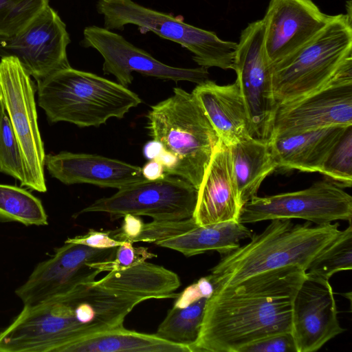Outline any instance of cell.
Here are the masks:
<instances>
[{"mask_svg": "<svg viewBox=\"0 0 352 352\" xmlns=\"http://www.w3.org/2000/svg\"><path fill=\"white\" fill-rule=\"evenodd\" d=\"M305 276L304 270L288 266L215 288L191 352H239L265 338L291 332L293 300Z\"/></svg>", "mask_w": 352, "mask_h": 352, "instance_id": "6da1fadb", "label": "cell"}, {"mask_svg": "<svg viewBox=\"0 0 352 352\" xmlns=\"http://www.w3.org/2000/svg\"><path fill=\"white\" fill-rule=\"evenodd\" d=\"M339 223L312 226L290 219L271 220L247 244L223 254L210 270L214 289L236 284L250 276L288 266L307 271L312 261L340 233Z\"/></svg>", "mask_w": 352, "mask_h": 352, "instance_id": "7a4b0ae2", "label": "cell"}, {"mask_svg": "<svg viewBox=\"0 0 352 352\" xmlns=\"http://www.w3.org/2000/svg\"><path fill=\"white\" fill-rule=\"evenodd\" d=\"M38 102L50 123L67 122L98 127L112 118H123L142 102L118 82L72 67L37 82Z\"/></svg>", "mask_w": 352, "mask_h": 352, "instance_id": "3957f363", "label": "cell"}, {"mask_svg": "<svg viewBox=\"0 0 352 352\" xmlns=\"http://www.w3.org/2000/svg\"><path fill=\"white\" fill-rule=\"evenodd\" d=\"M146 118L150 136L172 161L168 175L198 190L219 138L196 98L175 87L170 97L151 107Z\"/></svg>", "mask_w": 352, "mask_h": 352, "instance_id": "277c9868", "label": "cell"}, {"mask_svg": "<svg viewBox=\"0 0 352 352\" xmlns=\"http://www.w3.org/2000/svg\"><path fill=\"white\" fill-rule=\"evenodd\" d=\"M278 105L307 96L352 74V16L333 15L312 40L292 55L270 65Z\"/></svg>", "mask_w": 352, "mask_h": 352, "instance_id": "5b68a950", "label": "cell"}, {"mask_svg": "<svg viewBox=\"0 0 352 352\" xmlns=\"http://www.w3.org/2000/svg\"><path fill=\"white\" fill-rule=\"evenodd\" d=\"M96 10L104 17V28L122 30L138 26L142 32H151L181 45L192 52L200 67L232 69L237 43L223 41L212 32L188 24L182 17L144 7L133 0H98Z\"/></svg>", "mask_w": 352, "mask_h": 352, "instance_id": "8992f818", "label": "cell"}, {"mask_svg": "<svg viewBox=\"0 0 352 352\" xmlns=\"http://www.w3.org/2000/svg\"><path fill=\"white\" fill-rule=\"evenodd\" d=\"M35 87L31 76L13 56L0 60V103L3 106L16 139L23 167L21 186L39 192L47 190L45 151L41 137Z\"/></svg>", "mask_w": 352, "mask_h": 352, "instance_id": "52a82bcc", "label": "cell"}, {"mask_svg": "<svg viewBox=\"0 0 352 352\" xmlns=\"http://www.w3.org/2000/svg\"><path fill=\"white\" fill-rule=\"evenodd\" d=\"M197 189L186 180L166 175L156 180H144L108 197L96 200L74 217L87 212H104L111 219L126 214L148 216L153 221L182 220L192 217Z\"/></svg>", "mask_w": 352, "mask_h": 352, "instance_id": "ba28073f", "label": "cell"}, {"mask_svg": "<svg viewBox=\"0 0 352 352\" xmlns=\"http://www.w3.org/2000/svg\"><path fill=\"white\" fill-rule=\"evenodd\" d=\"M249 116L250 138L269 143L273 135L278 104L275 100L270 65L264 41L262 19L242 30L234 52L232 69Z\"/></svg>", "mask_w": 352, "mask_h": 352, "instance_id": "9c48e42d", "label": "cell"}, {"mask_svg": "<svg viewBox=\"0 0 352 352\" xmlns=\"http://www.w3.org/2000/svg\"><path fill=\"white\" fill-rule=\"evenodd\" d=\"M352 197L333 182L322 180L295 192L256 196L241 208L243 224L276 219H302L316 225L351 222Z\"/></svg>", "mask_w": 352, "mask_h": 352, "instance_id": "30bf717a", "label": "cell"}, {"mask_svg": "<svg viewBox=\"0 0 352 352\" xmlns=\"http://www.w3.org/2000/svg\"><path fill=\"white\" fill-rule=\"evenodd\" d=\"M117 247L100 249L65 242L49 258L37 264L15 294L23 306H32L92 283L100 273L89 264L113 259Z\"/></svg>", "mask_w": 352, "mask_h": 352, "instance_id": "8fae6325", "label": "cell"}, {"mask_svg": "<svg viewBox=\"0 0 352 352\" xmlns=\"http://www.w3.org/2000/svg\"><path fill=\"white\" fill-rule=\"evenodd\" d=\"M69 43L66 25L49 5L19 32L0 38V56L16 58L38 82L71 67L67 55Z\"/></svg>", "mask_w": 352, "mask_h": 352, "instance_id": "7c38bea8", "label": "cell"}, {"mask_svg": "<svg viewBox=\"0 0 352 352\" xmlns=\"http://www.w3.org/2000/svg\"><path fill=\"white\" fill-rule=\"evenodd\" d=\"M81 45L96 50L104 59V74L113 75L119 84L126 87L133 80V72L175 82L199 84L208 79L206 67L182 68L166 65L120 34L104 28L86 27Z\"/></svg>", "mask_w": 352, "mask_h": 352, "instance_id": "4fadbf2b", "label": "cell"}, {"mask_svg": "<svg viewBox=\"0 0 352 352\" xmlns=\"http://www.w3.org/2000/svg\"><path fill=\"white\" fill-rule=\"evenodd\" d=\"M352 125V74L298 100L278 104L273 135Z\"/></svg>", "mask_w": 352, "mask_h": 352, "instance_id": "5bb4252c", "label": "cell"}, {"mask_svg": "<svg viewBox=\"0 0 352 352\" xmlns=\"http://www.w3.org/2000/svg\"><path fill=\"white\" fill-rule=\"evenodd\" d=\"M312 0H270L262 19L265 49L274 65L312 40L332 20Z\"/></svg>", "mask_w": 352, "mask_h": 352, "instance_id": "9a60e30c", "label": "cell"}, {"mask_svg": "<svg viewBox=\"0 0 352 352\" xmlns=\"http://www.w3.org/2000/svg\"><path fill=\"white\" fill-rule=\"evenodd\" d=\"M329 280L306 276L294 298L291 333L297 352H314L344 331Z\"/></svg>", "mask_w": 352, "mask_h": 352, "instance_id": "2e32d148", "label": "cell"}, {"mask_svg": "<svg viewBox=\"0 0 352 352\" xmlns=\"http://www.w3.org/2000/svg\"><path fill=\"white\" fill-rule=\"evenodd\" d=\"M241 208L230 146L219 139L197 190L192 217L199 226L239 221Z\"/></svg>", "mask_w": 352, "mask_h": 352, "instance_id": "e0dca14e", "label": "cell"}, {"mask_svg": "<svg viewBox=\"0 0 352 352\" xmlns=\"http://www.w3.org/2000/svg\"><path fill=\"white\" fill-rule=\"evenodd\" d=\"M52 177L67 184H89L120 189L146 180L142 168L98 155L60 152L45 155Z\"/></svg>", "mask_w": 352, "mask_h": 352, "instance_id": "ac0fdd59", "label": "cell"}, {"mask_svg": "<svg viewBox=\"0 0 352 352\" xmlns=\"http://www.w3.org/2000/svg\"><path fill=\"white\" fill-rule=\"evenodd\" d=\"M192 94L226 144L250 137L248 113L237 79L226 85L208 79L197 84Z\"/></svg>", "mask_w": 352, "mask_h": 352, "instance_id": "d6986e66", "label": "cell"}, {"mask_svg": "<svg viewBox=\"0 0 352 352\" xmlns=\"http://www.w3.org/2000/svg\"><path fill=\"white\" fill-rule=\"evenodd\" d=\"M346 127L333 126L274 135L269 144L277 168L320 172L327 156Z\"/></svg>", "mask_w": 352, "mask_h": 352, "instance_id": "ffe728a7", "label": "cell"}, {"mask_svg": "<svg viewBox=\"0 0 352 352\" xmlns=\"http://www.w3.org/2000/svg\"><path fill=\"white\" fill-rule=\"evenodd\" d=\"M94 283L148 300L176 298L179 293L174 292L181 285L176 273L146 261L126 269L111 271Z\"/></svg>", "mask_w": 352, "mask_h": 352, "instance_id": "44dd1931", "label": "cell"}, {"mask_svg": "<svg viewBox=\"0 0 352 352\" xmlns=\"http://www.w3.org/2000/svg\"><path fill=\"white\" fill-rule=\"evenodd\" d=\"M58 352H190L184 345L124 327L100 331L62 346Z\"/></svg>", "mask_w": 352, "mask_h": 352, "instance_id": "7402d4cb", "label": "cell"}, {"mask_svg": "<svg viewBox=\"0 0 352 352\" xmlns=\"http://www.w3.org/2000/svg\"><path fill=\"white\" fill-rule=\"evenodd\" d=\"M252 232L239 221L206 226L197 224L187 232L160 241L156 245L176 250L188 257L216 250L226 254L240 246V241L250 238Z\"/></svg>", "mask_w": 352, "mask_h": 352, "instance_id": "603a6c76", "label": "cell"}, {"mask_svg": "<svg viewBox=\"0 0 352 352\" xmlns=\"http://www.w3.org/2000/svg\"><path fill=\"white\" fill-rule=\"evenodd\" d=\"M239 199L243 206L257 196L258 188L277 168L270 144L248 137L230 146Z\"/></svg>", "mask_w": 352, "mask_h": 352, "instance_id": "cb8c5ba5", "label": "cell"}, {"mask_svg": "<svg viewBox=\"0 0 352 352\" xmlns=\"http://www.w3.org/2000/svg\"><path fill=\"white\" fill-rule=\"evenodd\" d=\"M208 298H200L185 307L173 306L159 325L155 335L186 346L190 350L199 338Z\"/></svg>", "mask_w": 352, "mask_h": 352, "instance_id": "d4e9b609", "label": "cell"}, {"mask_svg": "<svg viewBox=\"0 0 352 352\" xmlns=\"http://www.w3.org/2000/svg\"><path fill=\"white\" fill-rule=\"evenodd\" d=\"M0 222L45 226L48 225V217L41 201L29 191L0 184Z\"/></svg>", "mask_w": 352, "mask_h": 352, "instance_id": "484cf974", "label": "cell"}, {"mask_svg": "<svg viewBox=\"0 0 352 352\" xmlns=\"http://www.w3.org/2000/svg\"><path fill=\"white\" fill-rule=\"evenodd\" d=\"M338 235L312 261L306 273L329 280L336 273L352 269V226Z\"/></svg>", "mask_w": 352, "mask_h": 352, "instance_id": "4316f807", "label": "cell"}, {"mask_svg": "<svg viewBox=\"0 0 352 352\" xmlns=\"http://www.w3.org/2000/svg\"><path fill=\"white\" fill-rule=\"evenodd\" d=\"M342 188L352 184V125L343 134L327 156L320 171Z\"/></svg>", "mask_w": 352, "mask_h": 352, "instance_id": "83f0119b", "label": "cell"}, {"mask_svg": "<svg viewBox=\"0 0 352 352\" xmlns=\"http://www.w3.org/2000/svg\"><path fill=\"white\" fill-rule=\"evenodd\" d=\"M50 0H0V38L12 36L22 30Z\"/></svg>", "mask_w": 352, "mask_h": 352, "instance_id": "f1b7e54d", "label": "cell"}, {"mask_svg": "<svg viewBox=\"0 0 352 352\" xmlns=\"http://www.w3.org/2000/svg\"><path fill=\"white\" fill-rule=\"evenodd\" d=\"M0 172L10 175L21 184L23 167L19 145L8 116L0 103Z\"/></svg>", "mask_w": 352, "mask_h": 352, "instance_id": "f546056e", "label": "cell"}, {"mask_svg": "<svg viewBox=\"0 0 352 352\" xmlns=\"http://www.w3.org/2000/svg\"><path fill=\"white\" fill-rule=\"evenodd\" d=\"M197 223L193 217L182 220L153 221L144 223L140 234L133 240L136 242L157 243L180 235Z\"/></svg>", "mask_w": 352, "mask_h": 352, "instance_id": "4dcf8cb0", "label": "cell"}, {"mask_svg": "<svg viewBox=\"0 0 352 352\" xmlns=\"http://www.w3.org/2000/svg\"><path fill=\"white\" fill-rule=\"evenodd\" d=\"M157 257L145 247H135L130 242H124L116 248L115 256L110 261L89 264L100 273L126 269Z\"/></svg>", "mask_w": 352, "mask_h": 352, "instance_id": "1f68e13d", "label": "cell"}, {"mask_svg": "<svg viewBox=\"0 0 352 352\" xmlns=\"http://www.w3.org/2000/svg\"><path fill=\"white\" fill-rule=\"evenodd\" d=\"M239 352H297V349L291 332H285L252 343Z\"/></svg>", "mask_w": 352, "mask_h": 352, "instance_id": "d6a6232c", "label": "cell"}, {"mask_svg": "<svg viewBox=\"0 0 352 352\" xmlns=\"http://www.w3.org/2000/svg\"><path fill=\"white\" fill-rule=\"evenodd\" d=\"M214 287L208 276L187 287L176 298L174 307H185L202 298H209Z\"/></svg>", "mask_w": 352, "mask_h": 352, "instance_id": "836d02e7", "label": "cell"}, {"mask_svg": "<svg viewBox=\"0 0 352 352\" xmlns=\"http://www.w3.org/2000/svg\"><path fill=\"white\" fill-rule=\"evenodd\" d=\"M65 242L85 245L94 248L105 249L118 247L124 242L114 239L111 236V231H98L93 229L82 235L67 238Z\"/></svg>", "mask_w": 352, "mask_h": 352, "instance_id": "e575fe53", "label": "cell"}, {"mask_svg": "<svg viewBox=\"0 0 352 352\" xmlns=\"http://www.w3.org/2000/svg\"><path fill=\"white\" fill-rule=\"evenodd\" d=\"M121 228L111 231V236L116 240L122 242H130L141 232L144 223L139 216L126 214L124 217Z\"/></svg>", "mask_w": 352, "mask_h": 352, "instance_id": "d590c367", "label": "cell"}, {"mask_svg": "<svg viewBox=\"0 0 352 352\" xmlns=\"http://www.w3.org/2000/svg\"><path fill=\"white\" fill-rule=\"evenodd\" d=\"M142 172L147 180H156L166 175L162 165L156 160H149L142 168Z\"/></svg>", "mask_w": 352, "mask_h": 352, "instance_id": "8d00e7d4", "label": "cell"}, {"mask_svg": "<svg viewBox=\"0 0 352 352\" xmlns=\"http://www.w3.org/2000/svg\"><path fill=\"white\" fill-rule=\"evenodd\" d=\"M162 145L154 140L146 143L144 147V155L148 160L155 159L162 151Z\"/></svg>", "mask_w": 352, "mask_h": 352, "instance_id": "74e56055", "label": "cell"}]
</instances>
